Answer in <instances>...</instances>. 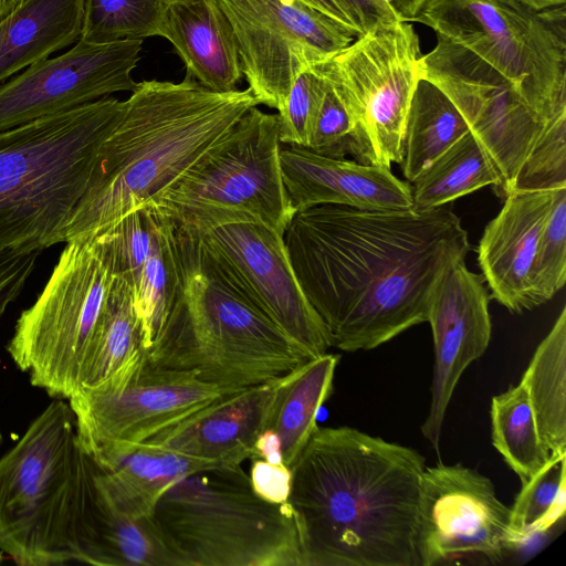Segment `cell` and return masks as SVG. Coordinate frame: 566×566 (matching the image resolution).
I'll list each match as a JSON object with an SVG mask.
<instances>
[{
    "label": "cell",
    "instance_id": "obj_27",
    "mask_svg": "<svg viewBox=\"0 0 566 566\" xmlns=\"http://www.w3.org/2000/svg\"><path fill=\"white\" fill-rule=\"evenodd\" d=\"M539 439L551 455L566 453V307L539 343L521 379Z\"/></svg>",
    "mask_w": 566,
    "mask_h": 566
},
{
    "label": "cell",
    "instance_id": "obj_10",
    "mask_svg": "<svg viewBox=\"0 0 566 566\" xmlns=\"http://www.w3.org/2000/svg\"><path fill=\"white\" fill-rule=\"evenodd\" d=\"M415 22L496 69L545 120L566 115L565 6L536 12L517 0H429Z\"/></svg>",
    "mask_w": 566,
    "mask_h": 566
},
{
    "label": "cell",
    "instance_id": "obj_23",
    "mask_svg": "<svg viewBox=\"0 0 566 566\" xmlns=\"http://www.w3.org/2000/svg\"><path fill=\"white\" fill-rule=\"evenodd\" d=\"M163 38L185 62L187 74L218 93L238 90L243 77L232 25L216 0H185L168 6Z\"/></svg>",
    "mask_w": 566,
    "mask_h": 566
},
{
    "label": "cell",
    "instance_id": "obj_5",
    "mask_svg": "<svg viewBox=\"0 0 566 566\" xmlns=\"http://www.w3.org/2000/svg\"><path fill=\"white\" fill-rule=\"evenodd\" d=\"M125 108L106 96L0 132V253L65 243L101 146Z\"/></svg>",
    "mask_w": 566,
    "mask_h": 566
},
{
    "label": "cell",
    "instance_id": "obj_43",
    "mask_svg": "<svg viewBox=\"0 0 566 566\" xmlns=\"http://www.w3.org/2000/svg\"><path fill=\"white\" fill-rule=\"evenodd\" d=\"M400 21L415 22L429 0H388Z\"/></svg>",
    "mask_w": 566,
    "mask_h": 566
},
{
    "label": "cell",
    "instance_id": "obj_39",
    "mask_svg": "<svg viewBox=\"0 0 566 566\" xmlns=\"http://www.w3.org/2000/svg\"><path fill=\"white\" fill-rule=\"evenodd\" d=\"M253 492L270 503H287L291 493L292 470L284 463L253 459L250 474Z\"/></svg>",
    "mask_w": 566,
    "mask_h": 566
},
{
    "label": "cell",
    "instance_id": "obj_7",
    "mask_svg": "<svg viewBox=\"0 0 566 566\" xmlns=\"http://www.w3.org/2000/svg\"><path fill=\"white\" fill-rule=\"evenodd\" d=\"M149 520L180 566H302L287 503L258 496L241 464H217L175 481Z\"/></svg>",
    "mask_w": 566,
    "mask_h": 566
},
{
    "label": "cell",
    "instance_id": "obj_6",
    "mask_svg": "<svg viewBox=\"0 0 566 566\" xmlns=\"http://www.w3.org/2000/svg\"><path fill=\"white\" fill-rule=\"evenodd\" d=\"M95 474L69 402L55 398L0 458V552L21 566L74 562Z\"/></svg>",
    "mask_w": 566,
    "mask_h": 566
},
{
    "label": "cell",
    "instance_id": "obj_42",
    "mask_svg": "<svg viewBox=\"0 0 566 566\" xmlns=\"http://www.w3.org/2000/svg\"><path fill=\"white\" fill-rule=\"evenodd\" d=\"M305 2L306 4L311 6L312 8L321 11L322 13L326 14L331 19L337 21L352 32H354L357 38L359 36V32L346 11L343 9V7L339 4L337 0H301Z\"/></svg>",
    "mask_w": 566,
    "mask_h": 566
},
{
    "label": "cell",
    "instance_id": "obj_24",
    "mask_svg": "<svg viewBox=\"0 0 566 566\" xmlns=\"http://www.w3.org/2000/svg\"><path fill=\"white\" fill-rule=\"evenodd\" d=\"M90 455L114 500L137 518L149 517L161 494L175 481L217 465L147 442L113 443Z\"/></svg>",
    "mask_w": 566,
    "mask_h": 566
},
{
    "label": "cell",
    "instance_id": "obj_22",
    "mask_svg": "<svg viewBox=\"0 0 566 566\" xmlns=\"http://www.w3.org/2000/svg\"><path fill=\"white\" fill-rule=\"evenodd\" d=\"M277 386L279 377L226 394L143 442L212 464H241L268 423Z\"/></svg>",
    "mask_w": 566,
    "mask_h": 566
},
{
    "label": "cell",
    "instance_id": "obj_9",
    "mask_svg": "<svg viewBox=\"0 0 566 566\" xmlns=\"http://www.w3.org/2000/svg\"><path fill=\"white\" fill-rule=\"evenodd\" d=\"M114 279L102 237L70 240L35 302L18 317L7 352L32 386L67 399L80 387L84 357Z\"/></svg>",
    "mask_w": 566,
    "mask_h": 566
},
{
    "label": "cell",
    "instance_id": "obj_36",
    "mask_svg": "<svg viewBox=\"0 0 566 566\" xmlns=\"http://www.w3.org/2000/svg\"><path fill=\"white\" fill-rule=\"evenodd\" d=\"M326 87V81L313 69L294 81L279 116L281 144L308 146L313 122Z\"/></svg>",
    "mask_w": 566,
    "mask_h": 566
},
{
    "label": "cell",
    "instance_id": "obj_17",
    "mask_svg": "<svg viewBox=\"0 0 566 566\" xmlns=\"http://www.w3.org/2000/svg\"><path fill=\"white\" fill-rule=\"evenodd\" d=\"M511 509L492 481L460 463L426 467L422 475L419 552L421 566L460 555L501 560L511 551Z\"/></svg>",
    "mask_w": 566,
    "mask_h": 566
},
{
    "label": "cell",
    "instance_id": "obj_30",
    "mask_svg": "<svg viewBox=\"0 0 566 566\" xmlns=\"http://www.w3.org/2000/svg\"><path fill=\"white\" fill-rule=\"evenodd\" d=\"M412 208L427 210L492 185L500 186V177L483 148L469 132L411 182Z\"/></svg>",
    "mask_w": 566,
    "mask_h": 566
},
{
    "label": "cell",
    "instance_id": "obj_20",
    "mask_svg": "<svg viewBox=\"0 0 566 566\" xmlns=\"http://www.w3.org/2000/svg\"><path fill=\"white\" fill-rule=\"evenodd\" d=\"M283 182L293 209L321 205L360 209H401L412 206L410 184L390 167L317 154L290 145L280 150Z\"/></svg>",
    "mask_w": 566,
    "mask_h": 566
},
{
    "label": "cell",
    "instance_id": "obj_26",
    "mask_svg": "<svg viewBox=\"0 0 566 566\" xmlns=\"http://www.w3.org/2000/svg\"><path fill=\"white\" fill-rule=\"evenodd\" d=\"M338 361V355L325 353L279 377L275 399L265 428L279 437L282 460L289 468L317 427V412L333 392Z\"/></svg>",
    "mask_w": 566,
    "mask_h": 566
},
{
    "label": "cell",
    "instance_id": "obj_37",
    "mask_svg": "<svg viewBox=\"0 0 566 566\" xmlns=\"http://www.w3.org/2000/svg\"><path fill=\"white\" fill-rule=\"evenodd\" d=\"M307 148L317 154L337 158H345L347 154L354 157L356 153L353 122L327 81L313 122Z\"/></svg>",
    "mask_w": 566,
    "mask_h": 566
},
{
    "label": "cell",
    "instance_id": "obj_38",
    "mask_svg": "<svg viewBox=\"0 0 566 566\" xmlns=\"http://www.w3.org/2000/svg\"><path fill=\"white\" fill-rule=\"evenodd\" d=\"M40 252H4L0 254V319L8 306L22 292L33 272Z\"/></svg>",
    "mask_w": 566,
    "mask_h": 566
},
{
    "label": "cell",
    "instance_id": "obj_21",
    "mask_svg": "<svg viewBox=\"0 0 566 566\" xmlns=\"http://www.w3.org/2000/svg\"><path fill=\"white\" fill-rule=\"evenodd\" d=\"M554 193L555 190L511 191L480 239L478 262L490 297L511 313L535 308L531 273Z\"/></svg>",
    "mask_w": 566,
    "mask_h": 566
},
{
    "label": "cell",
    "instance_id": "obj_33",
    "mask_svg": "<svg viewBox=\"0 0 566 566\" xmlns=\"http://www.w3.org/2000/svg\"><path fill=\"white\" fill-rule=\"evenodd\" d=\"M168 6L164 0H85L80 40L107 44L163 36Z\"/></svg>",
    "mask_w": 566,
    "mask_h": 566
},
{
    "label": "cell",
    "instance_id": "obj_41",
    "mask_svg": "<svg viewBox=\"0 0 566 566\" xmlns=\"http://www.w3.org/2000/svg\"><path fill=\"white\" fill-rule=\"evenodd\" d=\"M251 458L263 459L271 463H283L281 442L274 431L266 428L261 431L255 440Z\"/></svg>",
    "mask_w": 566,
    "mask_h": 566
},
{
    "label": "cell",
    "instance_id": "obj_46",
    "mask_svg": "<svg viewBox=\"0 0 566 566\" xmlns=\"http://www.w3.org/2000/svg\"><path fill=\"white\" fill-rule=\"evenodd\" d=\"M164 1L167 2L168 4H171V3L185 1V0H164Z\"/></svg>",
    "mask_w": 566,
    "mask_h": 566
},
{
    "label": "cell",
    "instance_id": "obj_2",
    "mask_svg": "<svg viewBox=\"0 0 566 566\" xmlns=\"http://www.w3.org/2000/svg\"><path fill=\"white\" fill-rule=\"evenodd\" d=\"M424 468L412 448L317 426L291 467L302 566H421Z\"/></svg>",
    "mask_w": 566,
    "mask_h": 566
},
{
    "label": "cell",
    "instance_id": "obj_34",
    "mask_svg": "<svg viewBox=\"0 0 566 566\" xmlns=\"http://www.w3.org/2000/svg\"><path fill=\"white\" fill-rule=\"evenodd\" d=\"M566 281V188L555 190L531 273L535 307L549 301Z\"/></svg>",
    "mask_w": 566,
    "mask_h": 566
},
{
    "label": "cell",
    "instance_id": "obj_25",
    "mask_svg": "<svg viewBox=\"0 0 566 566\" xmlns=\"http://www.w3.org/2000/svg\"><path fill=\"white\" fill-rule=\"evenodd\" d=\"M85 0H25L0 23V84L80 40Z\"/></svg>",
    "mask_w": 566,
    "mask_h": 566
},
{
    "label": "cell",
    "instance_id": "obj_12",
    "mask_svg": "<svg viewBox=\"0 0 566 566\" xmlns=\"http://www.w3.org/2000/svg\"><path fill=\"white\" fill-rule=\"evenodd\" d=\"M223 394L195 374L153 363L139 350L109 377L80 386L69 398L83 449L143 442Z\"/></svg>",
    "mask_w": 566,
    "mask_h": 566
},
{
    "label": "cell",
    "instance_id": "obj_47",
    "mask_svg": "<svg viewBox=\"0 0 566 566\" xmlns=\"http://www.w3.org/2000/svg\"><path fill=\"white\" fill-rule=\"evenodd\" d=\"M2 555H3V553L0 552V563H2V560H3V556Z\"/></svg>",
    "mask_w": 566,
    "mask_h": 566
},
{
    "label": "cell",
    "instance_id": "obj_48",
    "mask_svg": "<svg viewBox=\"0 0 566 566\" xmlns=\"http://www.w3.org/2000/svg\"><path fill=\"white\" fill-rule=\"evenodd\" d=\"M1 442H2V433L0 431V444H1Z\"/></svg>",
    "mask_w": 566,
    "mask_h": 566
},
{
    "label": "cell",
    "instance_id": "obj_40",
    "mask_svg": "<svg viewBox=\"0 0 566 566\" xmlns=\"http://www.w3.org/2000/svg\"><path fill=\"white\" fill-rule=\"evenodd\" d=\"M359 32V36L377 28L400 21L388 0H337Z\"/></svg>",
    "mask_w": 566,
    "mask_h": 566
},
{
    "label": "cell",
    "instance_id": "obj_28",
    "mask_svg": "<svg viewBox=\"0 0 566 566\" xmlns=\"http://www.w3.org/2000/svg\"><path fill=\"white\" fill-rule=\"evenodd\" d=\"M470 132L452 101L432 82L420 77L406 116L401 170L411 182L436 158Z\"/></svg>",
    "mask_w": 566,
    "mask_h": 566
},
{
    "label": "cell",
    "instance_id": "obj_44",
    "mask_svg": "<svg viewBox=\"0 0 566 566\" xmlns=\"http://www.w3.org/2000/svg\"><path fill=\"white\" fill-rule=\"evenodd\" d=\"M533 11L539 12L565 6L566 0H517Z\"/></svg>",
    "mask_w": 566,
    "mask_h": 566
},
{
    "label": "cell",
    "instance_id": "obj_32",
    "mask_svg": "<svg viewBox=\"0 0 566 566\" xmlns=\"http://www.w3.org/2000/svg\"><path fill=\"white\" fill-rule=\"evenodd\" d=\"M511 509V551L549 531L566 512V453L548 462L522 484Z\"/></svg>",
    "mask_w": 566,
    "mask_h": 566
},
{
    "label": "cell",
    "instance_id": "obj_8",
    "mask_svg": "<svg viewBox=\"0 0 566 566\" xmlns=\"http://www.w3.org/2000/svg\"><path fill=\"white\" fill-rule=\"evenodd\" d=\"M280 150L277 114L254 106L150 203L179 227L256 222L283 235L295 210Z\"/></svg>",
    "mask_w": 566,
    "mask_h": 566
},
{
    "label": "cell",
    "instance_id": "obj_35",
    "mask_svg": "<svg viewBox=\"0 0 566 566\" xmlns=\"http://www.w3.org/2000/svg\"><path fill=\"white\" fill-rule=\"evenodd\" d=\"M560 188H566V115L546 126L522 164L512 191H552Z\"/></svg>",
    "mask_w": 566,
    "mask_h": 566
},
{
    "label": "cell",
    "instance_id": "obj_4",
    "mask_svg": "<svg viewBox=\"0 0 566 566\" xmlns=\"http://www.w3.org/2000/svg\"><path fill=\"white\" fill-rule=\"evenodd\" d=\"M177 285L149 359L232 394L283 376L311 358L224 276L197 233L175 224Z\"/></svg>",
    "mask_w": 566,
    "mask_h": 566
},
{
    "label": "cell",
    "instance_id": "obj_15",
    "mask_svg": "<svg viewBox=\"0 0 566 566\" xmlns=\"http://www.w3.org/2000/svg\"><path fill=\"white\" fill-rule=\"evenodd\" d=\"M191 229L219 270L260 313L313 357L327 353L331 334L297 281L283 235L256 222Z\"/></svg>",
    "mask_w": 566,
    "mask_h": 566
},
{
    "label": "cell",
    "instance_id": "obj_45",
    "mask_svg": "<svg viewBox=\"0 0 566 566\" xmlns=\"http://www.w3.org/2000/svg\"><path fill=\"white\" fill-rule=\"evenodd\" d=\"M25 0H0V23Z\"/></svg>",
    "mask_w": 566,
    "mask_h": 566
},
{
    "label": "cell",
    "instance_id": "obj_31",
    "mask_svg": "<svg viewBox=\"0 0 566 566\" xmlns=\"http://www.w3.org/2000/svg\"><path fill=\"white\" fill-rule=\"evenodd\" d=\"M492 444L521 483L530 481L549 460L542 443L525 387L520 381L491 400Z\"/></svg>",
    "mask_w": 566,
    "mask_h": 566
},
{
    "label": "cell",
    "instance_id": "obj_29",
    "mask_svg": "<svg viewBox=\"0 0 566 566\" xmlns=\"http://www.w3.org/2000/svg\"><path fill=\"white\" fill-rule=\"evenodd\" d=\"M146 349L129 282L114 274L105 312L84 357L80 386H94Z\"/></svg>",
    "mask_w": 566,
    "mask_h": 566
},
{
    "label": "cell",
    "instance_id": "obj_14",
    "mask_svg": "<svg viewBox=\"0 0 566 566\" xmlns=\"http://www.w3.org/2000/svg\"><path fill=\"white\" fill-rule=\"evenodd\" d=\"M437 40L434 49L420 59V77L436 84L457 106L496 170L495 191L504 198L551 122L484 60L442 36Z\"/></svg>",
    "mask_w": 566,
    "mask_h": 566
},
{
    "label": "cell",
    "instance_id": "obj_18",
    "mask_svg": "<svg viewBox=\"0 0 566 566\" xmlns=\"http://www.w3.org/2000/svg\"><path fill=\"white\" fill-rule=\"evenodd\" d=\"M489 301L482 274L470 271L464 261L451 265L434 290L427 318L434 366L421 432L437 453L454 388L467 367L488 349L492 333Z\"/></svg>",
    "mask_w": 566,
    "mask_h": 566
},
{
    "label": "cell",
    "instance_id": "obj_16",
    "mask_svg": "<svg viewBox=\"0 0 566 566\" xmlns=\"http://www.w3.org/2000/svg\"><path fill=\"white\" fill-rule=\"evenodd\" d=\"M143 40L91 44L34 63L0 84V132L111 96L134 92Z\"/></svg>",
    "mask_w": 566,
    "mask_h": 566
},
{
    "label": "cell",
    "instance_id": "obj_3",
    "mask_svg": "<svg viewBox=\"0 0 566 566\" xmlns=\"http://www.w3.org/2000/svg\"><path fill=\"white\" fill-rule=\"evenodd\" d=\"M98 151L65 242L93 238L172 186L259 102L248 87L208 90L186 73L179 83H138Z\"/></svg>",
    "mask_w": 566,
    "mask_h": 566
},
{
    "label": "cell",
    "instance_id": "obj_19",
    "mask_svg": "<svg viewBox=\"0 0 566 566\" xmlns=\"http://www.w3.org/2000/svg\"><path fill=\"white\" fill-rule=\"evenodd\" d=\"M98 235L107 245L114 274L124 276L132 286L148 350L176 291L175 223L148 202Z\"/></svg>",
    "mask_w": 566,
    "mask_h": 566
},
{
    "label": "cell",
    "instance_id": "obj_13",
    "mask_svg": "<svg viewBox=\"0 0 566 566\" xmlns=\"http://www.w3.org/2000/svg\"><path fill=\"white\" fill-rule=\"evenodd\" d=\"M229 19L243 75L259 102L281 112L295 78L357 35L301 0H216Z\"/></svg>",
    "mask_w": 566,
    "mask_h": 566
},
{
    "label": "cell",
    "instance_id": "obj_1",
    "mask_svg": "<svg viewBox=\"0 0 566 566\" xmlns=\"http://www.w3.org/2000/svg\"><path fill=\"white\" fill-rule=\"evenodd\" d=\"M283 240L333 346L348 353L427 322L440 280L471 249L460 218L444 206H315L294 213Z\"/></svg>",
    "mask_w": 566,
    "mask_h": 566
},
{
    "label": "cell",
    "instance_id": "obj_11",
    "mask_svg": "<svg viewBox=\"0 0 566 566\" xmlns=\"http://www.w3.org/2000/svg\"><path fill=\"white\" fill-rule=\"evenodd\" d=\"M419 38L410 22L377 28L313 66L336 92L354 126L355 160L391 167L420 78Z\"/></svg>",
    "mask_w": 566,
    "mask_h": 566
}]
</instances>
